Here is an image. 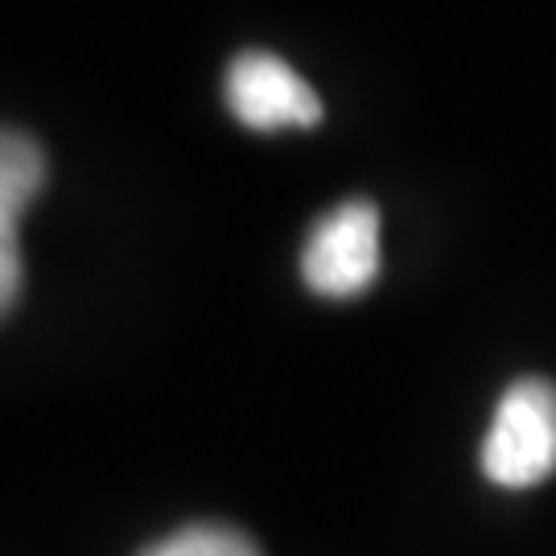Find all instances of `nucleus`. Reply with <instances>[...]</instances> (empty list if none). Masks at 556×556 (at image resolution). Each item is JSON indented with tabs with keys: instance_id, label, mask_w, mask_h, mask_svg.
<instances>
[{
	"instance_id": "obj_1",
	"label": "nucleus",
	"mask_w": 556,
	"mask_h": 556,
	"mask_svg": "<svg viewBox=\"0 0 556 556\" xmlns=\"http://www.w3.org/2000/svg\"><path fill=\"white\" fill-rule=\"evenodd\" d=\"M482 475L503 491L556 475V383L528 376L503 392L482 441Z\"/></svg>"
},
{
	"instance_id": "obj_2",
	"label": "nucleus",
	"mask_w": 556,
	"mask_h": 556,
	"mask_svg": "<svg viewBox=\"0 0 556 556\" xmlns=\"http://www.w3.org/2000/svg\"><path fill=\"white\" fill-rule=\"evenodd\" d=\"M301 277L330 301L367 293L379 277V211L367 199H351L326 211L301 248Z\"/></svg>"
},
{
	"instance_id": "obj_3",
	"label": "nucleus",
	"mask_w": 556,
	"mask_h": 556,
	"mask_svg": "<svg viewBox=\"0 0 556 556\" xmlns=\"http://www.w3.org/2000/svg\"><path fill=\"white\" fill-rule=\"evenodd\" d=\"M223 100L231 116L252 132H280V128H314L321 124V100L309 83L285 59L268 50H243L227 66Z\"/></svg>"
},
{
	"instance_id": "obj_4",
	"label": "nucleus",
	"mask_w": 556,
	"mask_h": 556,
	"mask_svg": "<svg viewBox=\"0 0 556 556\" xmlns=\"http://www.w3.org/2000/svg\"><path fill=\"white\" fill-rule=\"evenodd\" d=\"M46 186V153L34 137L0 124V318L17 305L25 285L21 219Z\"/></svg>"
},
{
	"instance_id": "obj_5",
	"label": "nucleus",
	"mask_w": 556,
	"mask_h": 556,
	"mask_svg": "<svg viewBox=\"0 0 556 556\" xmlns=\"http://www.w3.org/2000/svg\"><path fill=\"white\" fill-rule=\"evenodd\" d=\"M140 556H260V548L227 523H190L174 536L149 544Z\"/></svg>"
}]
</instances>
